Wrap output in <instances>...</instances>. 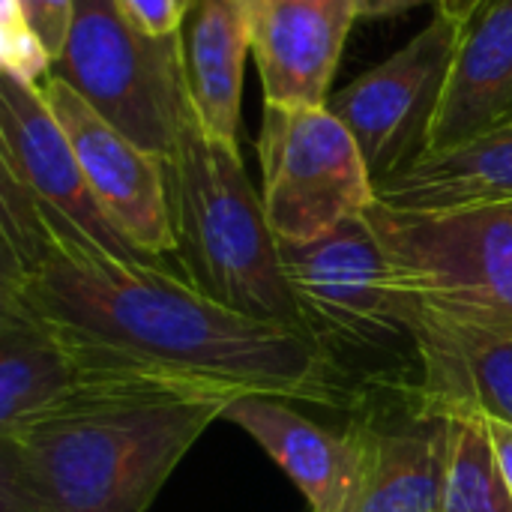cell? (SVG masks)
<instances>
[{"label":"cell","mask_w":512,"mask_h":512,"mask_svg":"<svg viewBox=\"0 0 512 512\" xmlns=\"http://www.w3.org/2000/svg\"><path fill=\"white\" fill-rule=\"evenodd\" d=\"M0 294L126 369L309 405L339 399L333 357L318 336L237 312L162 261L108 252L6 168Z\"/></svg>","instance_id":"6da1fadb"},{"label":"cell","mask_w":512,"mask_h":512,"mask_svg":"<svg viewBox=\"0 0 512 512\" xmlns=\"http://www.w3.org/2000/svg\"><path fill=\"white\" fill-rule=\"evenodd\" d=\"M237 396L153 372L96 384L0 432V512H147Z\"/></svg>","instance_id":"7a4b0ae2"},{"label":"cell","mask_w":512,"mask_h":512,"mask_svg":"<svg viewBox=\"0 0 512 512\" xmlns=\"http://www.w3.org/2000/svg\"><path fill=\"white\" fill-rule=\"evenodd\" d=\"M168 180L186 279L237 312L306 330L282 270V243L237 144L210 135L189 99L177 120Z\"/></svg>","instance_id":"3957f363"},{"label":"cell","mask_w":512,"mask_h":512,"mask_svg":"<svg viewBox=\"0 0 512 512\" xmlns=\"http://www.w3.org/2000/svg\"><path fill=\"white\" fill-rule=\"evenodd\" d=\"M402 309L512 327V204L462 213L366 210Z\"/></svg>","instance_id":"277c9868"},{"label":"cell","mask_w":512,"mask_h":512,"mask_svg":"<svg viewBox=\"0 0 512 512\" xmlns=\"http://www.w3.org/2000/svg\"><path fill=\"white\" fill-rule=\"evenodd\" d=\"M93 111L144 150L168 159L183 111L180 33H141L120 0H75V18L54 72Z\"/></svg>","instance_id":"5b68a950"},{"label":"cell","mask_w":512,"mask_h":512,"mask_svg":"<svg viewBox=\"0 0 512 512\" xmlns=\"http://www.w3.org/2000/svg\"><path fill=\"white\" fill-rule=\"evenodd\" d=\"M258 159L261 198L279 243L315 240L375 204L369 165L327 105H264Z\"/></svg>","instance_id":"8992f818"},{"label":"cell","mask_w":512,"mask_h":512,"mask_svg":"<svg viewBox=\"0 0 512 512\" xmlns=\"http://www.w3.org/2000/svg\"><path fill=\"white\" fill-rule=\"evenodd\" d=\"M459 36L462 24L435 15L381 66L330 93L327 108L351 129L375 186L429 150Z\"/></svg>","instance_id":"52a82bcc"},{"label":"cell","mask_w":512,"mask_h":512,"mask_svg":"<svg viewBox=\"0 0 512 512\" xmlns=\"http://www.w3.org/2000/svg\"><path fill=\"white\" fill-rule=\"evenodd\" d=\"M282 270L306 330L321 342L381 348L408 333L390 258L366 213L315 240L282 243Z\"/></svg>","instance_id":"ba28073f"},{"label":"cell","mask_w":512,"mask_h":512,"mask_svg":"<svg viewBox=\"0 0 512 512\" xmlns=\"http://www.w3.org/2000/svg\"><path fill=\"white\" fill-rule=\"evenodd\" d=\"M39 87L111 225L147 261L177 255L168 159L111 126L63 78L48 75Z\"/></svg>","instance_id":"9c48e42d"},{"label":"cell","mask_w":512,"mask_h":512,"mask_svg":"<svg viewBox=\"0 0 512 512\" xmlns=\"http://www.w3.org/2000/svg\"><path fill=\"white\" fill-rule=\"evenodd\" d=\"M0 168L12 171L39 201L54 207L108 252L147 261L102 213L42 87L9 72H0Z\"/></svg>","instance_id":"30bf717a"},{"label":"cell","mask_w":512,"mask_h":512,"mask_svg":"<svg viewBox=\"0 0 512 512\" xmlns=\"http://www.w3.org/2000/svg\"><path fill=\"white\" fill-rule=\"evenodd\" d=\"M420 357L417 399L438 417H480L512 426V327L471 324L402 309Z\"/></svg>","instance_id":"8fae6325"},{"label":"cell","mask_w":512,"mask_h":512,"mask_svg":"<svg viewBox=\"0 0 512 512\" xmlns=\"http://www.w3.org/2000/svg\"><path fill=\"white\" fill-rule=\"evenodd\" d=\"M357 18V0H276L249 9L252 57L264 105H327L345 39Z\"/></svg>","instance_id":"7c38bea8"},{"label":"cell","mask_w":512,"mask_h":512,"mask_svg":"<svg viewBox=\"0 0 512 512\" xmlns=\"http://www.w3.org/2000/svg\"><path fill=\"white\" fill-rule=\"evenodd\" d=\"M138 369H105L60 327L12 294H0V432L33 423L90 387Z\"/></svg>","instance_id":"4fadbf2b"},{"label":"cell","mask_w":512,"mask_h":512,"mask_svg":"<svg viewBox=\"0 0 512 512\" xmlns=\"http://www.w3.org/2000/svg\"><path fill=\"white\" fill-rule=\"evenodd\" d=\"M348 435L357 477L345 512H444L447 417L429 414L414 393L408 417H363Z\"/></svg>","instance_id":"5bb4252c"},{"label":"cell","mask_w":512,"mask_h":512,"mask_svg":"<svg viewBox=\"0 0 512 512\" xmlns=\"http://www.w3.org/2000/svg\"><path fill=\"white\" fill-rule=\"evenodd\" d=\"M222 420L243 429L300 489L312 510H348L357 477V453L348 432L336 435L294 411L288 399L261 393L237 396Z\"/></svg>","instance_id":"9a60e30c"},{"label":"cell","mask_w":512,"mask_h":512,"mask_svg":"<svg viewBox=\"0 0 512 512\" xmlns=\"http://www.w3.org/2000/svg\"><path fill=\"white\" fill-rule=\"evenodd\" d=\"M512 117V0H486L462 24L429 150L498 132Z\"/></svg>","instance_id":"2e32d148"},{"label":"cell","mask_w":512,"mask_h":512,"mask_svg":"<svg viewBox=\"0 0 512 512\" xmlns=\"http://www.w3.org/2000/svg\"><path fill=\"white\" fill-rule=\"evenodd\" d=\"M375 204L417 216L512 204V132L501 129L456 147L426 150L375 186Z\"/></svg>","instance_id":"e0dca14e"},{"label":"cell","mask_w":512,"mask_h":512,"mask_svg":"<svg viewBox=\"0 0 512 512\" xmlns=\"http://www.w3.org/2000/svg\"><path fill=\"white\" fill-rule=\"evenodd\" d=\"M252 54L243 0H192L180 27V60L189 102L201 126L237 144L243 72Z\"/></svg>","instance_id":"ac0fdd59"},{"label":"cell","mask_w":512,"mask_h":512,"mask_svg":"<svg viewBox=\"0 0 512 512\" xmlns=\"http://www.w3.org/2000/svg\"><path fill=\"white\" fill-rule=\"evenodd\" d=\"M444 512H512L510 483L480 417H447Z\"/></svg>","instance_id":"d6986e66"},{"label":"cell","mask_w":512,"mask_h":512,"mask_svg":"<svg viewBox=\"0 0 512 512\" xmlns=\"http://www.w3.org/2000/svg\"><path fill=\"white\" fill-rule=\"evenodd\" d=\"M0 72L36 87L54 72V57L30 30L15 0H0Z\"/></svg>","instance_id":"ffe728a7"},{"label":"cell","mask_w":512,"mask_h":512,"mask_svg":"<svg viewBox=\"0 0 512 512\" xmlns=\"http://www.w3.org/2000/svg\"><path fill=\"white\" fill-rule=\"evenodd\" d=\"M30 30L42 39L48 54L57 60L72 30L75 0H15Z\"/></svg>","instance_id":"44dd1931"},{"label":"cell","mask_w":512,"mask_h":512,"mask_svg":"<svg viewBox=\"0 0 512 512\" xmlns=\"http://www.w3.org/2000/svg\"><path fill=\"white\" fill-rule=\"evenodd\" d=\"M192 0H120L126 18L147 36H174L183 27Z\"/></svg>","instance_id":"7402d4cb"},{"label":"cell","mask_w":512,"mask_h":512,"mask_svg":"<svg viewBox=\"0 0 512 512\" xmlns=\"http://www.w3.org/2000/svg\"><path fill=\"white\" fill-rule=\"evenodd\" d=\"M483 423L489 426V435H492V444H495L501 471H504V477H507L512 492V426L510 423H498V420H483Z\"/></svg>","instance_id":"603a6c76"},{"label":"cell","mask_w":512,"mask_h":512,"mask_svg":"<svg viewBox=\"0 0 512 512\" xmlns=\"http://www.w3.org/2000/svg\"><path fill=\"white\" fill-rule=\"evenodd\" d=\"M483 3L486 0H435V9H438V15H444L456 24H468Z\"/></svg>","instance_id":"cb8c5ba5"},{"label":"cell","mask_w":512,"mask_h":512,"mask_svg":"<svg viewBox=\"0 0 512 512\" xmlns=\"http://www.w3.org/2000/svg\"><path fill=\"white\" fill-rule=\"evenodd\" d=\"M423 3H429V0H396V12H405V9H414V6H423Z\"/></svg>","instance_id":"d4e9b609"},{"label":"cell","mask_w":512,"mask_h":512,"mask_svg":"<svg viewBox=\"0 0 512 512\" xmlns=\"http://www.w3.org/2000/svg\"><path fill=\"white\" fill-rule=\"evenodd\" d=\"M246 3V12L249 9H255V6H264V3H276V0H243Z\"/></svg>","instance_id":"484cf974"},{"label":"cell","mask_w":512,"mask_h":512,"mask_svg":"<svg viewBox=\"0 0 512 512\" xmlns=\"http://www.w3.org/2000/svg\"><path fill=\"white\" fill-rule=\"evenodd\" d=\"M501 129H507V132H512V117H510V120H507V123H504V126H501ZM501 129H498V132H501ZM489 135H492V132H489Z\"/></svg>","instance_id":"4316f807"}]
</instances>
